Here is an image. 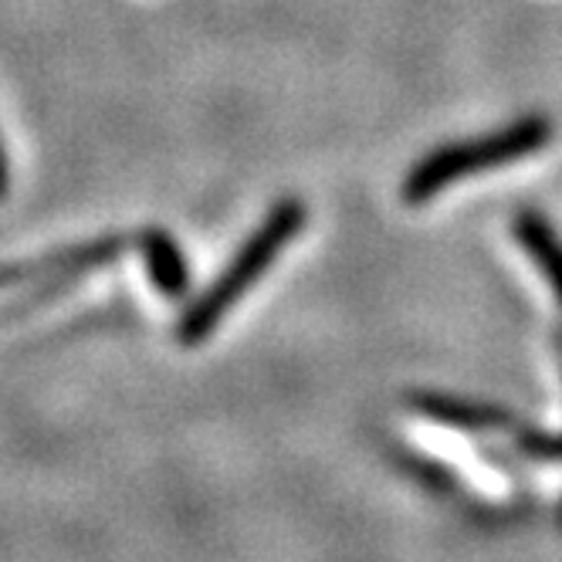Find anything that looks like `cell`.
Returning a JSON list of instances; mask_svg holds the SVG:
<instances>
[{"label":"cell","instance_id":"5","mask_svg":"<svg viewBox=\"0 0 562 562\" xmlns=\"http://www.w3.org/2000/svg\"><path fill=\"white\" fill-rule=\"evenodd\" d=\"M411 407L440 427L451 430H502L512 424V414L495 404H481V400H461L448 393H420L411 396Z\"/></svg>","mask_w":562,"mask_h":562},{"label":"cell","instance_id":"7","mask_svg":"<svg viewBox=\"0 0 562 562\" xmlns=\"http://www.w3.org/2000/svg\"><path fill=\"white\" fill-rule=\"evenodd\" d=\"M518 451L542 458V461H562V437L542 434V430H521L518 434Z\"/></svg>","mask_w":562,"mask_h":562},{"label":"cell","instance_id":"3","mask_svg":"<svg viewBox=\"0 0 562 562\" xmlns=\"http://www.w3.org/2000/svg\"><path fill=\"white\" fill-rule=\"evenodd\" d=\"M126 251V237L119 234H109V237H99V240H89V245H78V248H65V251H55V255H45L31 265H0V289H11L18 281H27V278H78L92 268H102L109 261H115L119 255Z\"/></svg>","mask_w":562,"mask_h":562},{"label":"cell","instance_id":"1","mask_svg":"<svg viewBox=\"0 0 562 562\" xmlns=\"http://www.w3.org/2000/svg\"><path fill=\"white\" fill-rule=\"evenodd\" d=\"M305 221H308V211L299 196L274 200V207L265 214V221L248 234V240L234 251V258L221 268V274L183 312L177 326V339L183 346L207 342L211 333L224 323V315L258 285L278 261V255L302 234Z\"/></svg>","mask_w":562,"mask_h":562},{"label":"cell","instance_id":"8","mask_svg":"<svg viewBox=\"0 0 562 562\" xmlns=\"http://www.w3.org/2000/svg\"><path fill=\"white\" fill-rule=\"evenodd\" d=\"M11 187V170H8V156H4V143H0V200L8 196Z\"/></svg>","mask_w":562,"mask_h":562},{"label":"cell","instance_id":"2","mask_svg":"<svg viewBox=\"0 0 562 562\" xmlns=\"http://www.w3.org/2000/svg\"><path fill=\"white\" fill-rule=\"evenodd\" d=\"M549 139H552V123L546 115H521L505 130L437 146L434 153H427L411 167L404 180V200L420 207L437 193H445L477 173L502 170V167L518 164V159L542 153Z\"/></svg>","mask_w":562,"mask_h":562},{"label":"cell","instance_id":"4","mask_svg":"<svg viewBox=\"0 0 562 562\" xmlns=\"http://www.w3.org/2000/svg\"><path fill=\"white\" fill-rule=\"evenodd\" d=\"M139 255L146 265V274L153 281V289L177 302L190 295V265L183 258V248L177 245V237L164 227H146L139 234Z\"/></svg>","mask_w":562,"mask_h":562},{"label":"cell","instance_id":"6","mask_svg":"<svg viewBox=\"0 0 562 562\" xmlns=\"http://www.w3.org/2000/svg\"><path fill=\"white\" fill-rule=\"evenodd\" d=\"M512 234L518 248L529 255V261L549 281L552 295L562 302V237L555 234V227L539 211H521L512 221Z\"/></svg>","mask_w":562,"mask_h":562}]
</instances>
